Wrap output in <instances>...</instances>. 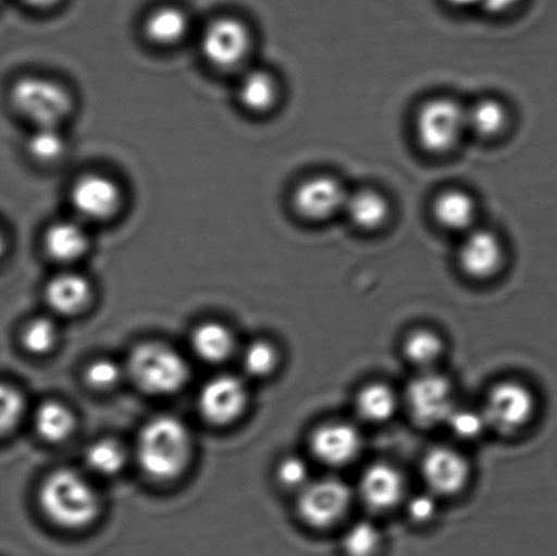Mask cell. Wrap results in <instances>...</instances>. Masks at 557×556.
<instances>
[{"label": "cell", "instance_id": "obj_1", "mask_svg": "<svg viewBox=\"0 0 557 556\" xmlns=\"http://www.w3.org/2000/svg\"><path fill=\"white\" fill-rule=\"evenodd\" d=\"M193 454L189 430L171 416L152 418L140 430L136 459L141 471L154 481H172L182 475Z\"/></svg>", "mask_w": 557, "mask_h": 556}, {"label": "cell", "instance_id": "obj_2", "mask_svg": "<svg viewBox=\"0 0 557 556\" xmlns=\"http://www.w3.org/2000/svg\"><path fill=\"white\" fill-rule=\"evenodd\" d=\"M38 505L49 521L65 530H81L100 515L96 489L73 470L53 471L38 490Z\"/></svg>", "mask_w": 557, "mask_h": 556}, {"label": "cell", "instance_id": "obj_3", "mask_svg": "<svg viewBox=\"0 0 557 556\" xmlns=\"http://www.w3.org/2000/svg\"><path fill=\"white\" fill-rule=\"evenodd\" d=\"M413 131L429 155H449L468 135L467 106L450 96L431 97L414 113Z\"/></svg>", "mask_w": 557, "mask_h": 556}, {"label": "cell", "instance_id": "obj_4", "mask_svg": "<svg viewBox=\"0 0 557 556\" xmlns=\"http://www.w3.org/2000/svg\"><path fill=\"white\" fill-rule=\"evenodd\" d=\"M10 102L33 128L62 127L74 109V98L67 87L41 75L16 79L11 86Z\"/></svg>", "mask_w": 557, "mask_h": 556}, {"label": "cell", "instance_id": "obj_5", "mask_svg": "<svg viewBox=\"0 0 557 556\" xmlns=\"http://www.w3.org/2000/svg\"><path fill=\"white\" fill-rule=\"evenodd\" d=\"M128 373L141 391L151 395H172L187 384V361L174 348L162 343H144L128 361Z\"/></svg>", "mask_w": 557, "mask_h": 556}, {"label": "cell", "instance_id": "obj_6", "mask_svg": "<svg viewBox=\"0 0 557 556\" xmlns=\"http://www.w3.org/2000/svg\"><path fill=\"white\" fill-rule=\"evenodd\" d=\"M348 194L346 185L335 174H310L295 185L292 207L300 220L324 223L343 214Z\"/></svg>", "mask_w": 557, "mask_h": 556}, {"label": "cell", "instance_id": "obj_7", "mask_svg": "<svg viewBox=\"0 0 557 556\" xmlns=\"http://www.w3.org/2000/svg\"><path fill=\"white\" fill-rule=\"evenodd\" d=\"M252 46V32L233 16H221L210 22L201 33V57L216 70L238 69L247 62Z\"/></svg>", "mask_w": 557, "mask_h": 556}, {"label": "cell", "instance_id": "obj_8", "mask_svg": "<svg viewBox=\"0 0 557 556\" xmlns=\"http://www.w3.org/2000/svg\"><path fill=\"white\" fill-rule=\"evenodd\" d=\"M539 403L534 392L518 381H505L491 390L483 408L488 427L512 434L532 423Z\"/></svg>", "mask_w": 557, "mask_h": 556}, {"label": "cell", "instance_id": "obj_9", "mask_svg": "<svg viewBox=\"0 0 557 556\" xmlns=\"http://www.w3.org/2000/svg\"><path fill=\"white\" fill-rule=\"evenodd\" d=\"M354 495L347 483L335 478L310 482L300 490L298 515L306 526L326 530L336 526L348 514Z\"/></svg>", "mask_w": 557, "mask_h": 556}, {"label": "cell", "instance_id": "obj_10", "mask_svg": "<svg viewBox=\"0 0 557 556\" xmlns=\"http://www.w3.org/2000/svg\"><path fill=\"white\" fill-rule=\"evenodd\" d=\"M123 190L116 180L103 173H85L70 188V203L76 220L106 222L119 214Z\"/></svg>", "mask_w": 557, "mask_h": 556}, {"label": "cell", "instance_id": "obj_11", "mask_svg": "<svg viewBox=\"0 0 557 556\" xmlns=\"http://www.w3.org/2000/svg\"><path fill=\"white\" fill-rule=\"evenodd\" d=\"M406 403L413 421L423 428L445 424L457 407L450 381L433 370H424L409 383Z\"/></svg>", "mask_w": 557, "mask_h": 556}, {"label": "cell", "instance_id": "obj_12", "mask_svg": "<svg viewBox=\"0 0 557 556\" xmlns=\"http://www.w3.org/2000/svg\"><path fill=\"white\" fill-rule=\"evenodd\" d=\"M507 258L505 239L493 228L476 226L461 236L458 265L473 281H490L504 270Z\"/></svg>", "mask_w": 557, "mask_h": 556}, {"label": "cell", "instance_id": "obj_13", "mask_svg": "<svg viewBox=\"0 0 557 556\" xmlns=\"http://www.w3.org/2000/svg\"><path fill=\"white\" fill-rule=\"evenodd\" d=\"M247 405V386L232 374L216 375L207 381L198 397L200 416L214 427H226L237 421Z\"/></svg>", "mask_w": 557, "mask_h": 556}, {"label": "cell", "instance_id": "obj_14", "mask_svg": "<svg viewBox=\"0 0 557 556\" xmlns=\"http://www.w3.org/2000/svg\"><path fill=\"white\" fill-rule=\"evenodd\" d=\"M363 448L359 429L348 422H327L311 434V454L322 465L344 467L357 460Z\"/></svg>", "mask_w": 557, "mask_h": 556}, {"label": "cell", "instance_id": "obj_15", "mask_svg": "<svg viewBox=\"0 0 557 556\" xmlns=\"http://www.w3.org/2000/svg\"><path fill=\"white\" fill-rule=\"evenodd\" d=\"M422 475L430 493L447 497L467 487L471 479V466L460 452L436 446L423 457Z\"/></svg>", "mask_w": 557, "mask_h": 556}, {"label": "cell", "instance_id": "obj_16", "mask_svg": "<svg viewBox=\"0 0 557 556\" xmlns=\"http://www.w3.org/2000/svg\"><path fill=\"white\" fill-rule=\"evenodd\" d=\"M359 495L363 504L374 511L396 508L406 497V478L387 462H375L366 468L359 481Z\"/></svg>", "mask_w": 557, "mask_h": 556}, {"label": "cell", "instance_id": "obj_17", "mask_svg": "<svg viewBox=\"0 0 557 556\" xmlns=\"http://www.w3.org/2000/svg\"><path fill=\"white\" fill-rule=\"evenodd\" d=\"M431 215L440 227L463 236L479 226L478 199L466 188L442 189L431 201Z\"/></svg>", "mask_w": 557, "mask_h": 556}, {"label": "cell", "instance_id": "obj_18", "mask_svg": "<svg viewBox=\"0 0 557 556\" xmlns=\"http://www.w3.org/2000/svg\"><path fill=\"white\" fill-rule=\"evenodd\" d=\"M44 252L59 264H73L81 260L90 248V236L86 223L70 218L53 222L44 232Z\"/></svg>", "mask_w": 557, "mask_h": 556}, {"label": "cell", "instance_id": "obj_19", "mask_svg": "<svg viewBox=\"0 0 557 556\" xmlns=\"http://www.w3.org/2000/svg\"><path fill=\"white\" fill-rule=\"evenodd\" d=\"M392 201L382 190L371 187L349 190L343 215L366 233L379 232L392 218Z\"/></svg>", "mask_w": 557, "mask_h": 556}, {"label": "cell", "instance_id": "obj_20", "mask_svg": "<svg viewBox=\"0 0 557 556\" xmlns=\"http://www.w3.org/2000/svg\"><path fill=\"white\" fill-rule=\"evenodd\" d=\"M44 297H46L48 307L54 313L75 316L81 313L90 302V282L78 272H60L47 283Z\"/></svg>", "mask_w": 557, "mask_h": 556}, {"label": "cell", "instance_id": "obj_21", "mask_svg": "<svg viewBox=\"0 0 557 556\" xmlns=\"http://www.w3.org/2000/svg\"><path fill=\"white\" fill-rule=\"evenodd\" d=\"M281 84L276 76L264 69L245 71L237 85L239 106L255 114L271 112L281 100Z\"/></svg>", "mask_w": 557, "mask_h": 556}, {"label": "cell", "instance_id": "obj_22", "mask_svg": "<svg viewBox=\"0 0 557 556\" xmlns=\"http://www.w3.org/2000/svg\"><path fill=\"white\" fill-rule=\"evenodd\" d=\"M510 124V108L498 97H482L467 106L468 135L496 140L507 133Z\"/></svg>", "mask_w": 557, "mask_h": 556}, {"label": "cell", "instance_id": "obj_23", "mask_svg": "<svg viewBox=\"0 0 557 556\" xmlns=\"http://www.w3.org/2000/svg\"><path fill=\"white\" fill-rule=\"evenodd\" d=\"M188 30L187 14L173 5L151 11L145 21V35L156 46H176L188 35Z\"/></svg>", "mask_w": 557, "mask_h": 556}, {"label": "cell", "instance_id": "obj_24", "mask_svg": "<svg viewBox=\"0 0 557 556\" xmlns=\"http://www.w3.org/2000/svg\"><path fill=\"white\" fill-rule=\"evenodd\" d=\"M190 346L201 361L221 363L232 356L236 342L226 325L209 321L196 326L190 336Z\"/></svg>", "mask_w": 557, "mask_h": 556}, {"label": "cell", "instance_id": "obj_25", "mask_svg": "<svg viewBox=\"0 0 557 556\" xmlns=\"http://www.w3.org/2000/svg\"><path fill=\"white\" fill-rule=\"evenodd\" d=\"M35 428L38 435L48 443H63L74 432L75 417L62 403L46 401L36 410Z\"/></svg>", "mask_w": 557, "mask_h": 556}, {"label": "cell", "instance_id": "obj_26", "mask_svg": "<svg viewBox=\"0 0 557 556\" xmlns=\"http://www.w3.org/2000/svg\"><path fill=\"white\" fill-rule=\"evenodd\" d=\"M398 406L395 391L386 384L364 386L357 396L355 407L360 418L370 423H384L395 416Z\"/></svg>", "mask_w": 557, "mask_h": 556}, {"label": "cell", "instance_id": "obj_27", "mask_svg": "<svg viewBox=\"0 0 557 556\" xmlns=\"http://www.w3.org/2000/svg\"><path fill=\"white\" fill-rule=\"evenodd\" d=\"M26 151L33 161L38 163H53L62 160L67 151V140L62 127L33 128L26 140Z\"/></svg>", "mask_w": 557, "mask_h": 556}, {"label": "cell", "instance_id": "obj_28", "mask_svg": "<svg viewBox=\"0 0 557 556\" xmlns=\"http://www.w3.org/2000/svg\"><path fill=\"white\" fill-rule=\"evenodd\" d=\"M444 353V342L435 332L429 330L413 331L404 342V354L409 362L430 370Z\"/></svg>", "mask_w": 557, "mask_h": 556}, {"label": "cell", "instance_id": "obj_29", "mask_svg": "<svg viewBox=\"0 0 557 556\" xmlns=\"http://www.w3.org/2000/svg\"><path fill=\"white\" fill-rule=\"evenodd\" d=\"M125 452L112 440H101L86 449L85 461L89 470L100 477H113L125 466Z\"/></svg>", "mask_w": 557, "mask_h": 556}, {"label": "cell", "instance_id": "obj_30", "mask_svg": "<svg viewBox=\"0 0 557 556\" xmlns=\"http://www.w3.org/2000/svg\"><path fill=\"white\" fill-rule=\"evenodd\" d=\"M382 535L371 521H358L343 538V549L348 556H373L379 552Z\"/></svg>", "mask_w": 557, "mask_h": 556}, {"label": "cell", "instance_id": "obj_31", "mask_svg": "<svg viewBox=\"0 0 557 556\" xmlns=\"http://www.w3.org/2000/svg\"><path fill=\"white\" fill-rule=\"evenodd\" d=\"M21 343L25 350L35 356H44L53 350L58 343L57 325L48 319H35L22 330Z\"/></svg>", "mask_w": 557, "mask_h": 556}, {"label": "cell", "instance_id": "obj_32", "mask_svg": "<svg viewBox=\"0 0 557 556\" xmlns=\"http://www.w3.org/2000/svg\"><path fill=\"white\" fill-rule=\"evenodd\" d=\"M243 368L250 378L263 379L274 372L278 362L277 351L271 343L256 341L243 353Z\"/></svg>", "mask_w": 557, "mask_h": 556}, {"label": "cell", "instance_id": "obj_33", "mask_svg": "<svg viewBox=\"0 0 557 556\" xmlns=\"http://www.w3.org/2000/svg\"><path fill=\"white\" fill-rule=\"evenodd\" d=\"M25 412V400L15 386L0 381V438L14 432Z\"/></svg>", "mask_w": 557, "mask_h": 556}, {"label": "cell", "instance_id": "obj_34", "mask_svg": "<svg viewBox=\"0 0 557 556\" xmlns=\"http://www.w3.org/2000/svg\"><path fill=\"white\" fill-rule=\"evenodd\" d=\"M445 424H447V428L451 430L456 437L466 441L482 437L485 430L490 429L483 410L463 407H456Z\"/></svg>", "mask_w": 557, "mask_h": 556}, {"label": "cell", "instance_id": "obj_35", "mask_svg": "<svg viewBox=\"0 0 557 556\" xmlns=\"http://www.w3.org/2000/svg\"><path fill=\"white\" fill-rule=\"evenodd\" d=\"M276 478L284 489L300 492L310 483L309 466L299 456L284 457L276 468Z\"/></svg>", "mask_w": 557, "mask_h": 556}, {"label": "cell", "instance_id": "obj_36", "mask_svg": "<svg viewBox=\"0 0 557 556\" xmlns=\"http://www.w3.org/2000/svg\"><path fill=\"white\" fill-rule=\"evenodd\" d=\"M122 370L112 359H96L86 369V381L92 388L109 390L119 383Z\"/></svg>", "mask_w": 557, "mask_h": 556}, {"label": "cell", "instance_id": "obj_37", "mask_svg": "<svg viewBox=\"0 0 557 556\" xmlns=\"http://www.w3.org/2000/svg\"><path fill=\"white\" fill-rule=\"evenodd\" d=\"M436 511H438V503L433 493L418 494L408 501V516L419 524L433 520Z\"/></svg>", "mask_w": 557, "mask_h": 556}, {"label": "cell", "instance_id": "obj_38", "mask_svg": "<svg viewBox=\"0 0 557 556\" xmlns=\"http://www.w3.org/2000/svg\"><path fill=\"white\" fill-rule=\"evenodd\" d=\"M523 0H483L482 11L491 15H505L517 10Z\"/></svg>", "mask_w": 557, "mask_h": 556}, {"label": "cell", "instance_id": "obj_39", "mask_svg": "<svg viewBox=\"0 0 557 556\" xmlns=\"http://www.w3.org/2000/svg\"><path fill=\"white\" fill-rule=\"evenodd\" d=\"M482 2L483 0H445V3L449 5L450 9L458 11H482Z\"/></svg>", "mask_w": 557, "mask_h": 556}, {"label": "cell", "instance_id": "obj_40", "mask_svg": "<svg viewBox=\"0 0 557 556\" xmlns=\"http://www.w3.org/2000/svg\"><path fill=\"white\" fill-rule=\"evenodd\" d=\"M22 2L30 5V8L35 9H48L51 8L58 0H22Z\"/></svg>", "mask_w": 557, "mask_h": 556}, {"label": "cell", "instance_id": "obj_41", "mask_svg": "<svg viewBox=\"0 0 557 556\" xmlns=\"http://www.w3.org/2000/svg\"><path fill=\"white\" fill-rule=\"evenodd\" d=\"M5 250H8V239H5L4 232L0 227V259L3 258Z\"/></svg>", "mask_w": 557, "mask_h": 556}]
</instances>
